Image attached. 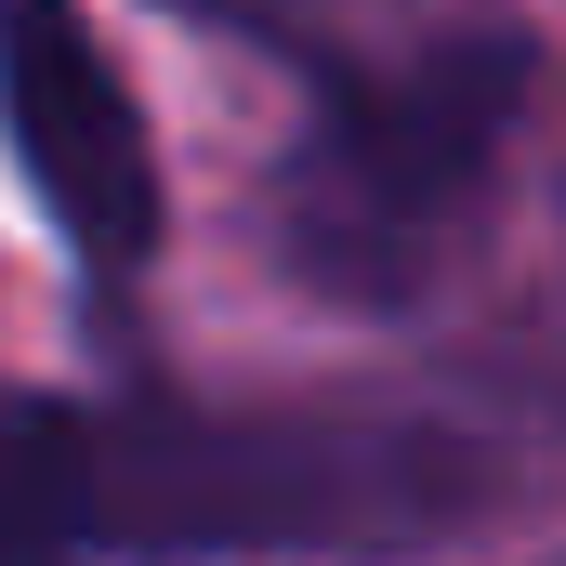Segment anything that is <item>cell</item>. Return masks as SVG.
I'll list each match as a JSON object with an SVG mask.
<instances>
[{
  "label": "cell",
  "instance_id": "obj_1",
  "mask_svg": "<svg viewBox=\"0 0 566 566\" xmlns=\"http://www.w3.org/2000/svg\"><path fill=\"white\" fill-rule=\"evenodd\" d=\"M501 448L369 396L0 382V566H409L488 527Z\"/></svg>",
  "mask_w": 566,
  "mask_h": 566
},
{
  "label": "cell",
  "instance_id": "obj_2",
  "mask_svg": "<svg viewBox=\"0 0 566 566\" xmlns=\"http://www.w3.org/2000/svg\"><path fill=\"white\" fill-rule=\"evenodd\" d=\"M527 27H434L409 53L329 66L277 171V264L329 303H409L527 119Z\"/></svg>",
  "mask_w": 566,
  "mask_h": 566
},
{
  "label": "cell",
  "instance_id": "obj_3",
  "mask_svg": "<svg viewBox=\"0 0 566 566\" xmlns=\"http://www.w3.org/2000/svg\"><path fill=\"white\" fill-rule=\"evenodd\" d=\"M0 133L40 198V224L80 251L93 290H133L171 238V171L145 133V93L119 80L106 27L80 0H0Z\"/></svg>",
  "mask_w": 566,
  "mask_h": 566
},
{
  "label": "cell",
  "instance_id": "obj_4",
  "mask_svg": "<svg viewBox=\"0 0 566 566\" xmlns=\"http://www.w3.org/2000/svg\"><path fill=\"white\" fill-rule=\"evenodd\" d=\"M171 13H198V27H238V40H277V53H303V13H290V0H171Z\"/></svg>",
  "mask_w": 566,
  "mask_h": 566
}]
</instances>
